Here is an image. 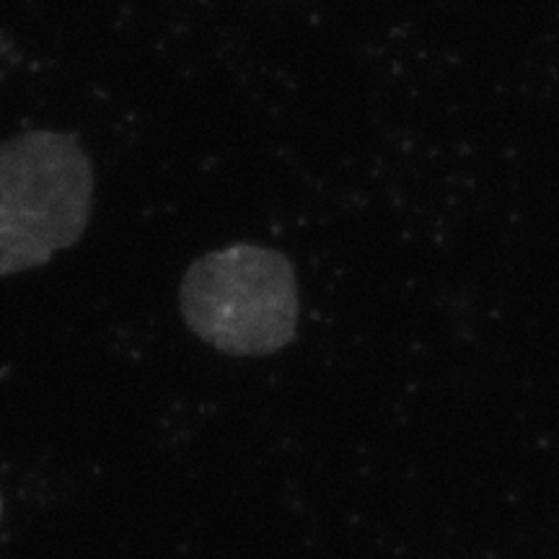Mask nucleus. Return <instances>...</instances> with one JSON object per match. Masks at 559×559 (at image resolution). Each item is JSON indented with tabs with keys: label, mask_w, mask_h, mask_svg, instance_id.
Returning a JSON list of instances; mask_svg holds the SVG:
<instances>
[{
	"label": "nucleus",
	"mask_w": 559,
	"mask_h": 559,
	"mask_svg": "<svg viewBox=\"0 0 559 559\" xmlns=\"http://www.w3.org/2000/svg\"><path fill=\"white\" fill-rule=\"evenodd\" d=\"M0 519H3V500H0Z\"/></svg>",
	"instance_id": "obj_3"
},
{
	"label": "nucleus",
	"mask_w": 559,
	"mask_h": 559,
	"mask_svg": "<svg viewBox=\"0 0 559 559\" xmlns=\"http://www.w3.org/2000/svg\"><path fill=\"white\" fill-rule=\"evenodd\" d=\"M94 166L81 140L26 130L0 143V277L37 270L88 226Z\"/></svg>",
	"instance_id": "obj_1"
},
{
	"label": "nucleus",
	"mask_w": 559,
	"mask_h": 559,
	"mask_svg": "<svg viewBox=\"0 0 559 559\" xmlns=\"http://www.w3.org/2000/svg\"><path fill=\"white\" fill-rule=\"evenodd\" d=\"M179 311L194 337L218 353L260 358L298 330V280L288 257L257 243L207 251L179 283Z\"/></svg>",
	"instance_id": "obj_2"
}]
</instances>
